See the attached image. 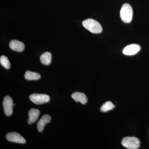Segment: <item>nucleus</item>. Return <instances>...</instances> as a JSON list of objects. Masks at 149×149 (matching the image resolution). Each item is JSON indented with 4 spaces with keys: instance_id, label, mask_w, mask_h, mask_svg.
I'll return each instance as SVG.
<instances>
[{
    "instance_id": "nucleus-1",
    "label": "nucleus",
    "mask_w": 149,
    "mask_h": 149,
    "mask_svg": "<svg viewBox=\"0 0 149 149\" xmlns=\"http://www.w3.org/2000/svg\"><path fill=\"white\" fill-rule=\"evenodd\" d=\"M83 27L88 31L95 34H99L102 31V28L99 22L92 19H88L82 22Z\"/></svg>"
},
{
    "instance_id": "nucleus-2",
    "label": "nucleus",
    "mask_w": 149,
    "mask_h": 149,
    "mask_svg": "<svg viewBox=\"0 0 149 149\" xmlns=\"http://www.w3.org/2000/svg\"><path fill=\"white\" fill-rule=\"evenodd\" d=\"M133 14V9L131 6L129 4H124L120 11V17L121 20L125 23H130L132 20Z\"/></svg>"
},
{
    "instance_id": "nucleus-3",
    "label": "nucleus",
    "mask_w": 149,
    "mask_h": 149,
    "mask_svg": "<svg viewBox=\"0 0 149 149\" xmlns=\"http://www.w3.org/2000/svg\"><path fill=\"white\" fill-rule=\"evenodd\" d=\"M121 144L126 148L137 149L140 147V141L136 137H126L123 139Z\"/></svg>"
},
{
    "instance_id": "nucleus-4",
    "label": "nucleus",
    "mask_w": 149,
    "mask_h": 149,
    "mask_svg": "<svg viewBox=\"0 0 149 149\" xmlns=\"http://www.w3.org/2000/svg\"><path fill=\"white\" fill-rule=\"evenodd\" d=\"M30 100L36 104H42L48 102L50 100L49 96L46 94H32L29 96Z\"/></svg>"
},
{
    "instance_id": "nucleus-5",
    "label": "nucleus",
    "mask_w": 149,
    "mask_h": 149,
    "mask_svg": "<svg viewBox=\"0 0 149 149\" xmlns=\"http://www.w3.org/2000/svg\"><path fill=\"white\" fill-rule=\"evenodd\" d=\"M3 105L6 115L7 116L11 115L14 104L12 99L10 96H6L4 97L3 101Z\"/></svg>"
},
{
    "instance_id": "nucleus-6",
    "label": "nucleus",
    "mask_w": 149,
    "mask_h": 149,
    "mask_svg": "<svg viewBox=\"0 0 149 149\" xmlns=\"http://www.w3.org/2000/svg\"><path fill=\"white\" fill-rule=\"evenodd\" d=\"M6 139L10 142L18 143L24 144L26 142L24 138L16 132L7 133L6 135Z\"/></svg>"
},
{
    "instance_id": "nucleus-7",
    "label": "nucleus",
    "mask_w": 149,
    "mask_h": 149,
    "mask_svg": "<svg viewBox=\"0 0 149 149\" xmlns=\"http://www.w3.org/2000/svg\"><path fill=\"white\" fill-rule=\"evenodd\" d=\"M141 47L139 45L132 44L124 48L123 50V53L125 55H133L138 53Z\"/></svg>"
},
{
    "instance_id": "nucleus-8",
    "label": "nucleus",
    "mask_w": 149,
    "mask_h": 149,
    "mask_svg": "<svg viewBox=\"0 0 149 149\" xmlns=\"http://www.w3.org/2000/svg\"><path fill=\"white\" fill-rule=\"evenodd\" d=\"M51 117L48 114L43 115L42 117L40 118L39 121L37 123V128L39 132H42L44 129L45 125L47 123L50 122Z\"/></svg>"
},
{
    "instance_id": "nucleus-9",
    "label": "nucleus",
    "mask_w": 149,
    "mask_h": 149,
    "mask_svg": "<svg viewBox=\"0 0 149 149\" xmlns=\"http://www.w3.org/2000/svg\"><path fill=\"white\" fill-rule=\"evenodd\" d=\"M9 47L13 50L17 52H22L25 47L23 43L16 40L11 41L9 43Z\"/></svg>"
},
{
    "instance_id": "nucleus-10",
    "label": "nucleus",
    "mask_w": 149,
    "mask_h": 149,
    "mask_svg": "<svg viewBox=\"0 0 149 149\" xmlns=\"http://www.w3.org/2000/svg\"><path fill=\"white\" fill-rule=\"evenodd\" d=\"M73 100L76 102H80L81 104H85L88 102V99L85 94L80 92H75L71 95Z\"/></svg>"
},
{
    "instance_id": "nucleus-11",
    "label": "nucleus",
    "mask_w": 149,
    "mask_h": 149,
    "mask_svg": "<svg viewBox=\"0 0 149 149\" xmlns=\"http://www.w3.org/2000/svg\"><path fill=\"white\" fill-rule=\"evenodd\" d=\"M40 114V111L39 110L36 109H32L29 110V119L28 123L29 124H32L35 123L38 119Z\"/></svg>"
},
{
    "instance_id": "nucleus-12",
    "label": "nucleus",
    "mask_w": 149,
    "mask_h": 149,
    "mask_svg": "<svg viewBox=\"0 0 149 149\" xmlns=\"http://www.w3.org/2000/svg\"><path fill=\"white\" fill-rule=\"evenodd\" d=\"M52 56L50 53L46 52L41 55L40 56V61L45 65H49L52 61Z\"/></svg>"
},
{
    "instance_id": "nucleus-13",
    "label": "nucleus",
    "mask_w": 149,
    "mask_h": 149,
    "mask_svg": "<svg viewBox=\"0 0 149 149\" xmlns=\"http://www.w3.org/2000/svg\"><path fill=\"white\" fill-rule=\"evenodd\" d=\"M24 78L28 80H38L41 78V75L37 72L27 71L24 75Z\"/></svg>"
},
{
    "instance_id": "nucleus-14",
    "label": "nucleus",
    "mask_w": 149,
    "mask_h": 149,
    "mask_svg": "<svg viewBox=\"0 0 149 149\" xmlns=\"http://www.w3.org/2000/svg\"><path fill=\"white\" fill-rule=\"evenodd\" d=\"M113 104L110 101H107L102 105L100 108V111L102 112H107L111 110L114 108Z\"/></svg>"
},
{
    "instance_id": "nucleus-15",
    "label": "nucleus",
    "mask_w": 149,
    "mask_h": 149,
    "mask_svg": "<svg viewBox=\"0 0 149 149\" xmlns=\"http://www.w3.org/2000/svg\"><path fill=\"white\" fill-rule=\"evenodd\" d=\"M0 63L6 69H9L10 68V63L8 58L5 56H1L0 57Z\"/></svg>"
}]
</instances>
